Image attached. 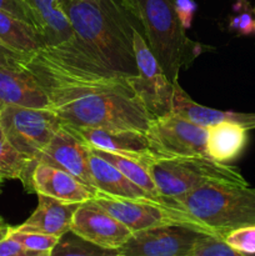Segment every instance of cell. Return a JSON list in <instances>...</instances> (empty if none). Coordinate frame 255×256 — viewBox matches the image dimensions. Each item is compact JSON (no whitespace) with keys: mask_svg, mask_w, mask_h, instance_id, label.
<instances>
[{"mask_svg":"<svg viewBox=\"0 0 255 256\" xmlns=\"http://www.w3.org/2000/svg\"><path fill=\"white\" fill-rule=\"evenodd\" d=\"M90 148L72 128L62 124L34 162L65 170L89 186H94L89 165ZM96 189V188H95Z\"/></svg>","mask_w":255,"mask_h":256,"instance_id":"cell-11","label":"cell"},{"mask_svg":"<svg viewBox=\"0 0 255 256\" xmlns=\"http://www.w3.org/2000/svg\"><path fill=\"white\" fill-rule=\"evenodd\" d=\"M90 256V255H115L114 252L104 250L72 232H68L59 239L52 250V256Z\"/></svg>","mask_w":255,"mask_h":256,"instance_id":"cell-24","label":"cell"},{"mask_svg":"<svg viewBox=\"0 0 255 256\" xmlns=\"http://www.w3.org/2000/svg\"><path fill=\"white\" fill-rule=\"evenodd\" d=\"M129 79L100 82L36 80L44 88L52 109L68 126L146 132L152 118Z\"/></svg>","mask_w":255,"mask_h":256,"instance_id":"cell-1","label":"cell"},{"mask_svg":"<svg viewBox=\"0 0 255 256\" xmlns=\"http://www.w3.org/2000/svg\"><path fill=\"white\" fill-rule=\"evenodd\" d=\"M89 165L94 186L102 194L114 198H122V199L155 202L152 195L148 194L145 190L128 179L112 162L92 152V150H90Z\"/></svg>","mask_w":255,"mask_h":256,"instance_id":"cell-20","label":"cell"},{"mask_svg":"<svg viewBox=\"0 0 255 256\" xmlns=\"http://www.w3.org/2000/svg\"><path fill=\"white\" fill-rule=\"evenodd\" d=\"M10 228L12 226H10V225H8L6 222H2V224H0V240H2L8 234H9Z\"/></svg>","mask_w":255,"mask_h":256,"instance_id":"cell-33","label":"cell"},{"mask_svg":"<svg viewBox=\"0 0 255 256\" xmlns=\"http://www.w3.org/2000/svg\"><path fill=\"white\" fill-rule=\"evenodd\" d=\"M30 22L44 38L46 45H56L74 36L66 12V0H20Z\"/></svg>","mask_w":255,"mask_h":256,"instance_id":"cell-15","label":"cell"},{"mask_svg":"<svg viewBox=\"0 0 255 256\" xmlns=\"http://www.w3.org/2000/svg\"><path fill=\"white\" fill-rule=\"evenodd\" d=\"M160 196L179 198L210 184L229 182L246 185L242 172L228 162L212 160L205 155L175 158H150L145 162Z\"/></svg>","mask_w":255,"mask_h":256,"instance_id":"cell-5","label":"cell"},{"mask_svg":"<svg viewBox=\"0 0 255 256\" xmlns=\"http://www.w3.org/2000/svg\"><path fill=\"white\" fill-rule=\"evenodd\" d=\"M0 256H40L38 252L29 250L16 239L6 235L0 240Z\"/></svg>","mask_w":255,"mask_h":256,"instance_id":"cell-29","label":"cell"},{"mask_svg":"<svg viewBox=\"0 0 255 256\" xmlns=\"http://www.w3.org/2000/svg\"><path fill=\"white\" fill-rule=\"evenodd\" d=\"M206 232L192 224L170 222L132 232L116 256H189ZM210 234V232H209Z\"/></svg>","mask_w":255,"mask_h":256,"instance_id":"cell-9","label":"cell"},{"mask_svg":"<svg viewBox=\"0 0 255 256\" xmlns=\"http://www.w3.org/2000/svg\"><path fill=\"white\" fill-rule=\"evenodd\" d=\"M254 18H255V6H254Z\"/></svg>","mask_w":255,"mask_h":256,"instance_id":"cell-36","label":"cell"},{"mask_svg":"<svg viewBox=\"0 0 255 256\" xmlns=\"http://www.w3.org/2000/svg\"><path fill=\"white\" fill-rule=\"evenodd\" d=\"M92 202L122 222L132 232L175 222L166 206L152 200L122 199L98 192Z\"/></svg>","mask_w":255,"mask_h":256,"instance_id":"cell-12","label":"cell"},{"mask_svg":"<svg viewBox=\"0 0 255 256\" xmlns=\"http://www.w3.org/2000/svg\"><path fill=\"white\" fill-rule=\"evenodd\" d=\"M0 44L15 52L30 55L45 46L36 28L25 20L0 10Z\"/></svg>","mask_w":255,"mask_h":256,"instance_id":"cell-21","label":"cell"},{"mask_svg":"<svg viewBox=\"0 0 255 256\" xmlns=\"http://www.w3.org/2000/svg\"><path fill=\"white\" fill-rule=\"evenodd\" d=\"M168 79L175 84L182 68L194 62L200 45L186 36L172 0H124Z\"/></svg>","mask_w":255,"mask_h":256,"instance_id":"cell-4","label":"cell"},{"mask_svg":"<svg viewBox=\"0 0 255 256\" xmlns=\"http://www.w3.org/2000/svg\"><path fill=\"white\" fill-rule=\"evenodd\" d=\"M28 192L46 195L62 202L82 204L94 199L98 190L72 176L65 170L35 162L30 175V186Z\"/></svg>","mask_w":255,"mask_h":256,"instance_id":"cell-13","label":"cell"},{"mask_svg":"<svg viewBox=\"0 0 255 256\" xmlns=\"http://www.w3.org/2000/svg\"><path fill=\"white\" fill-rule=\"evenodd\" d=\"M0 10L5 12H9V14L14 15V16L25 20V22L32 24L29 14H28L26 9H25V6L22 5V2L20 0H0Z\"/></svg>","mask_w":255,"mask_h":256,"instance_id":"cell-32","label":"cell"},{"mask_svg":"<svg viewBox=\"0 0 255 256\" xmlns=\"http://www.w3.org/2000/svg\"><path fill=\"white\" fill-rule=\"evenodd\" d=\"M66 12L74 30L70 40L85 58L122 76H136V18L124 0H66Z\"/></svg>","mask_w":255,"mask_h":256,"instance_id":"cell-2","label":"cell"},{"mask_svg":"<svg viewBox=\"0 0 255 256\" xmlns=\"http://www.w3.org/2000/svg\"><path fill=\"white\" fill-rule=\"evenodd\" d=\"M172 112L202 126H208L215 122H232L242 125L248 130L255 129V112H222V110L212 109V108L200 105L182 89L179 82H175L174 85Z\"/></svg>","mask_w":255,"mask_h":256,"instance_id":"cell-18","label":"cell"},{"mask_svg":"<svg viewBox=\"0 0 255 256\" xmlns=\"http://www.w3.org/2000/svg\"><path fill=\"white\" fill-rule=\"evenodd\" d=\"M162 205L175 222H186L224 238L236 228L255 224V188L219 182L195 189L179 198H164Z\"/></svg>","mask_w":255,"mask_h":256,"instance_id":"cell-3","label":"cell"},{"mask_svg":"<svg viewBox=\"0 0 255 256\" xmlns=\"http://www.w3.org/2000/svg\"><path fill=\"white\" fill-rule=\"evenodd\" d=\"M2 182H4V179H2V176H0V186H2Z\"/></svg>","mask_w":255,"mask_h":256,"instance_id":"cell-34","label":"cell"},{"mask_svg":"<svg viewBox=\"0 0 255 256\" xmlns=\"http://www.w3.org/2000/svg\"><path fill=\"white\" fill-rule=\"evenodd\" d=\"M25 58L26 55L12 52L0 44V68L15 70L22 69V62H24Z\"/></svg>","mask_w":255,"mask_h":256,"instance_id":"cell-31","label":"cell"},{"mask_svg":"<svg viewBox=\"0 0 255 256\" xmlns=\"http://www.w3.org/2000/svg\"><path fill=\"white\" fill-rule=\"evenodd\" d=\"M229 30L239 36L255 34L254 9H250L249 4L238 5L235 14L230 18Z\"/></svg>","mask_w":255,"mask_h":256,"instance_id":"cell-28","label":"cell"},{"mask_svg":"<svg viewBox=\"0 0 255 256\" xmlns=\"http://www.w3.org/2000/svg\"><path fill=\"white\" fill-rule=\"evenodd\" d=\"M150 150L158 158L205 155L206 126L172 112L152 118L145 132Z\"/></svg>","mask_w":255,"mask_h":256,"instance_id":"cell-8","label":"cell"},{"mask_svg":"<svg viewBox=\"0 0 255 256\" xmlns=\"http://www.w3.org/2000/svg\"><path fill=\"white\" fill-rule=\"evenodd\" d=\"M6 106L52 109L44 88L25 69L0 68V112Z\"/></svg>","mask_w":255,"mask_h":256,"instance_id":"cell-16","label":"cell"},{"mask_svg":"<svg viewBox=\"0 0 255 256\" xmlns=\"http://www.w3.org/2000/svg\"><path fill=\"white\" fill-rule=\"evenodd\" d=\"M172 2L180 22L184 26V29L188 30L192 26L194 12L196 10L194 0H172Z\"/></svg>","mask_w":255,"mask_h":256,"instance_id":"cell-30","label":"cell"},{"mask_svg":"<svg viewBox=\"0 0 255 256\" xmlns=\"http://www.w3.org/2000/svg\"><path fill=\"white\" fill-rule=\"evenodd\" d=\"M0 125L20 152L35 160L49 144L62 122L52 109L6 106L2 110Z\"/></svg>","mask_w":255,"mask_h":256,"instance_id":"cell-6","label":"cell"},{"mask_svg":"<svg viewBox=\"0 0 255 256\" xmlns=\"http://www.w3.org/2000/svg\"><path fill=\"white\" fill-rule=\"evenodd\" d=\"M189 256H240V254L222 236L208 232L196 240Z\"/></svg>","mask_w":255,"mask_h":256,"instance_id":"cell-26","label":"cell"},{"mask_svg":"<svg viewBox=\"0 0 255 256\" xmlns=\"http://www.w3.org/2000/svg\"><path fill=\"white\" fill-rule=\"evenodd\" d=\"M34 162L10 142L0 125V176L4 180H20L24 189L29 192Z\"/></svg>","mask_w":255,"mask_h":256,"instance_id":"cell-22","label":"cell"},{"mask_svg":"<svg viewBox=\"0 0 255 256\" xmlns=\"http://www.w3.org/2000/svg\"><path fill=\"white\" fill-rule=\"evenodd\" d=\"M136 22L138 19L132 25V42L139 72L130 78V84L152 118L162 116L172 112L175 84L164 74Z\"/></svg>","mask_w":255,"mask_h":256,"instance_id":"cell-7","label":"cell"},{"mask_svg":"<svg viewBox=\"0 0 255 256\" xmlns=\"http://www.w3.org/2000/svg\"><path fill=\"white\" fill-rule=\"evenodd\" d=\"M70 232L104 250L114 252L122 248L132 232L122 222L92 202H82L75 210Z\"/></svg>","mask_w":255,"mask_h":256,"instance_id":"cell-10","label":"cell"},{"mask_svg":"<svg viewBox=\"0 0 255 256\" xmlns=\"http://www.w3.org/2000/svg\"><path fill=\"white\" fill-rule=\"evenodd\" d=\"M12 238L22 242L29 250L38 252L40 256H52V250L59 242L60 238L39 232H24L15 226L10 228L9 234Z\"/></svg>","mask_w":255,"mask_h":256,"instance_id":"cell-25","label":"cell"},{"mask_svg":"<svg viewBox=\"0 0 255 256\" xmlns=\"http://www.w3.org/2000/svg\"><path fill=\"white\" fill-rule=\"evenodd\" d=\"M90 150H92V152H94V154L102 156V159L112 162V164L114 165L120 172H122L128 179L132 180L134 184H136L138 186H140L142 190H145L148 194L152 195V198L155 202L162 204V198L160 196L156 185H155L154 180H152V175H150L149 170H148L146 165H145L144 162H139V160L132 159V158L124 156V155L115 154V152H104V150L94 149V148H90Z\"/></svg>","mask_w":255,"mask_h":256,"instance_id":"cell-23","label":"cell"},{"mask_svg":"<svg viewBox=\"0 0 255 256\" xmlns=\"http://www.w3.org/2000/svg\"><path fill=\"white\" fill-rule=\"evenodd\" d=\"M249 130L232 122H222L206 126V156L220 162L238 159L249 142Z\"/></svg>","mask_w":255,"mask_h":256,"instance_id":"cell-19","label":"cell"},{"mask_svg":"<svg viewBox=\"0 0 255 256\" xmlns=\"http://www.w3.org/2000/svg\"><path fill=\"white\" fill-rule=\"evenodd\" d=\"M2 222H4V220L2 219V218H0V224H2Z\"/></svg>","mask_w":255,"mask_h":256,"instance_id":"cell-35","label":"cell"},{"mask_svg":"<svg viewBox=\"0 0 255 256\" xmlns=\"http://www.w3.org/2000/svg\"><path fill=\"white\" fill-rule=\"evenodd\" d=\"M224 240L240 256L255 255V224L230 230L224 235Z\"/></svg>","mask_w":255,"mask_h":256,"instance_id":"cell-27","label":"cell"},{"mask_svg":"<svg viewBox=\"0 0 255 256\" xmlns=\"http://www.w3.org/2000/svg\"><path fill=\"white\" fill-rule=\"evenodd\" d=\"M72 128V126H70ZM88 146L144 162L154 158L145 132L120 128H72Z\"/></svg>","mask_w":255,"mask_h":256,"instance_id":"cell-14","label":"cell"},{"mask_svg":"<svg viewBox=\"0 0 255 256\" xmlns=\"http://www.w3.org/2000/svg\"><path fill=\"white\" fill-rule=\"evenodd\" d=\"M79 205V202H66L46 195H38L36 209L22 225L15 228L62 238L70 232L72 215Z\"/></svg>","mask_w":255,"mask_h":256,"instance_id":"cell-17","label":"cell"},{"mask_svg":"<svg viewBox=\"0 0 255 256\" xmlns=\"http://www.w3.org/2000/svg\"><path fill=\"white\" fill-rule=\"evenodd\" d=\"M0 115H2V112H0Z\"/></svg>","mask_w":255,"mask_h":256,"instance_id":"cell-37","label":"cell"}]
</instances>
